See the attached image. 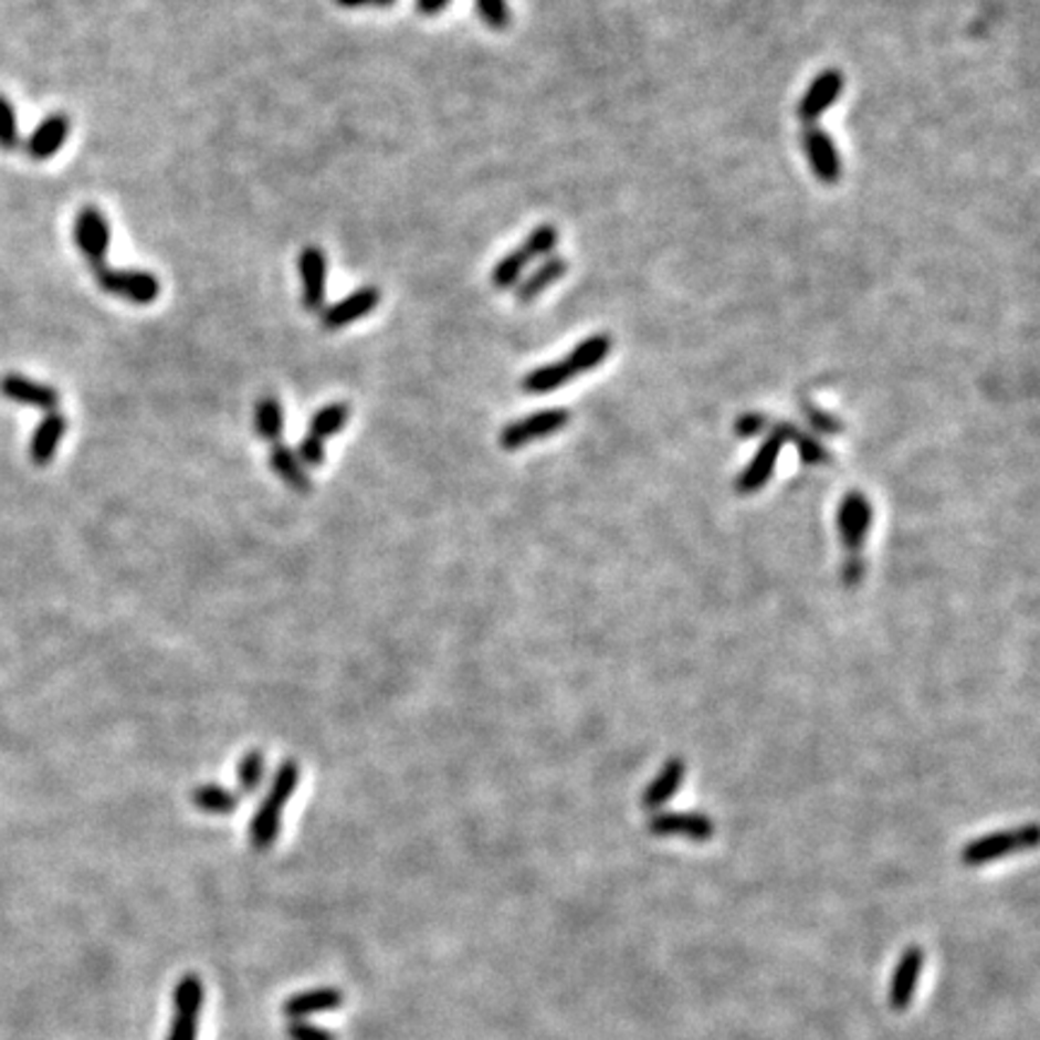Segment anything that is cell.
<instances>
[{"label": "cell", "instance_id": "obj_1", "mask_svg": "<svg viewBox=\"0 0 1040 1040\" xmlns=\"http://www.w3.org/2000/svg\"><path fill=\"white\" fill-rule=\"evenodd\" d=\"M94 277H97L99 287L106 294L120 296L130 304L147 306L155 304L159 300L161 292V282L157 275L147 273L143 267H97L94 270Z\"/></svg>", "mask_w": 1040, "mask_h": 1040}, {"label": "cell", "instance_id": "obj_2", "mask_svg": "<svg viewBox=\"0 0 1040 1040\" xmlns=\"http://www.w3.org/2000/svg\"><path fill=\"white\" fill-rule=\"evenodd\" d=\"M1038 845V829L1036 823H1029L1023 829L1015 831H999L983 836V839L970 841L962 850V862L966 868H980V864H988L992 860L1015 855L1019 850H1031Z\"/></svg>", "mask_w": 1040, "mask_h": 1040}, {"label": "cell", "instance_id": "obj_3", "mask_svg": "<svg viewBox=\"0 0 1040 1040\" xmlns=\"http://www.w3.org/2000/svg\"><path fill=\"white\" fill-rule=\"evenodd\" d=\"M569 420H571V412L561 408L533 412L528 417H523V420L506 424L502 429V434H498V443H502V449L506 451H518L530 441L557 434V431L566 429Z\"/></svg>", "mask_w": 1040, "mask_h": 1040}, {"label": "cell", "instance_id": "obj_4", "mask_svg": "<svg viewBox=\"0 0 1040 1040\" xmlns=\"http://www.w3.org/2000/svg\"><path fill=\"white\" fill-rule=\"evenodd\" d=\"M73 239L77 251L90 263L92 270H97L106 261V251L112 244V227L104 212L94 206H85L77 212L73 224Z\"/></svg>", "mask_w": 1040, "mask_h": 1040}, {"label": "cell", "instance_id": "obj_5", "mask_svg": "<svg viewBox=\"0 0 1040 1040\" xmlns=\"http://www.w3.org/2000/svg\"><path fill=\"white\" fill-rule=\"evenodd\" d=\"M802 147L809 167H812L817 181L823 186H836L843 177V161L841 153L836 147L831 133L823 130L821 126H807L802 130Z\"/></svg>", "mask_w": 1040, "mask_h": 1040}, {"label": "cell", "instance_id": "obj_6", "mask_svg": "<svg viewBox=\"0 0 1040 1040\" xmlns=\"http://www.w3.org/2000/svg\"><path fill=\"white\" fill-rule=\"evenodd\" d=\"M843 90L845 75L839 67H827V71H821L805 90L800 104H797V116H800L805 126H815L817 120L841 99Z\"/></svg>", "mask_w": 1040, "mask_h": 1040}, {"label": "cell", "instance_id": "obj_7", "mask_svg": "<svg viewBox=\"0 0 1040 1040\" xmlns=\"http://www.w3.org/2000/svg\"><path fill=\"white\" fill-rule=\"evenodd\" d=\"M202 999H206L202 980L196 974L183 976L177 985V990H174V1009H177V1015H174L167 1040H198Z\"/></svg>", "mask_w": 1040, "mask_h": 1040}, {"label": "cell", "instance_id": "obj_8", "mask_svg": "<svg viewBox=\"0 0 1040 1040\" xmlns=\"http://www.w3.org/2000/svg\"><path fill=\"white\" fill-rule=\"evenodd\" d=\"M300 277H302V304L306 311H318L326 306L328 285V259L321 246H304L300 253Z\"/></svg>", "mask_w": 1040, "mask_h": 1040}, {"label": "cell", "instance_id": "obj_9", "mask_svg": "<svg viewBox=\"0 0 1040 1040\" xmlns=\"http://www.w3.org/2000/svg\"><path fill=\"white\" fill-rule=\"evenodd\" d=\"M381 302V292L374 285L359 287L357 292L347 294L345 300L335 302L330 306L321 308V326L326 330H340L347 328L349 323H355L364 316H369L371 311Z\"/></svg>", "mask_w": 1040, "mask_h": 1040}, {"label": "cell", "instance_id": "obj_10", "mask_svg": "<svg viewBox=\"0 0 1040 1040\" xmlns=\"http://www.w3.org/2000/svg\"><path fill=\"white\" fill-rule=\"evenodd\" d=\"M872 528V506L860 492L845 494L843 504L839 508V533L845 549L850 551V559L858 557V551Z\"/></svg>", "mask_w": 1040, "mask_h": 1040}, {"label": "cell", "instance_id": "obj_11", "mask_svg": "<svg viewBox=\"0 0 1040 1040\" xmlns=\"http://www.w3.org/2000/svg\"><path fill=\"white\" fill-rule=\"evenodd\" d=\"M0 393L12 402L27 405V408L44 410V412L59 410V405H61V393L56 388L42 381H34V378L22 376V374H6L3 378H0Z\"/></svg>", "mask_w": 1040, "mask_h": 1040}, {"label": "cell", "instance_id": "obj_12", "mask_svg": "<svg viewBox=\"0 0 1040 1040\" xmlns=\"http://www.w3.org/2000/svg\"><path fill=\"white\" fill-rule=\"evenodd\" d=\"M768 431H771V434H768V439L761 443L759 453L754 455V461L747 465V470L742 472L739 480H737V492L739 494L759 492L766 484V480L774 475L778 455L782 451V443H786V437H782V431H780V422L768 427Z\"/></svg>", "mask_w": 1040, "mask_h": 1040}, {"label": "cell", "instance_id": "obj_13", "mask_svg": "<svg viewBox=\"0 0 1040 1040\" xmlns=\"http://www.w3.org/2000/svg\"><path fill=\"white\" fill-rule=\"evenodd\" d=\"M923 964H925V954L921 947H908L901 954L899 966L894 970V980H891V990H889V1007L894 1011H906L911 1007Z\"/></svg>", "mask_w": 1040, "mask_h": 1040}, {"label": "cell", "instance_id": "obj_14", "mask_svg": "<svg viewBox=\"0 0 1040 1040\" xmlns=\"http://www.w3.org/2000/svg\"><path fill=\"white\" fill-rule=\"evenodd\" d=\"M67 135H71V118L61 112L49 114L27 140V155L36 161L51 159L65 145Z\"/></svg>", "mask_w": 1040, "mask_h": 1040}, {"label": "cell", "instance_id": "obj_15", "mask_svg": "<svg viewBox=\"0 0 1040 1040\" xmlns=\"http://www.w3.org/2000/svg\"><path fill=\"white\" fill-rule=\"evenodd\" d=\"M648 831L653 836H682L689 841H708L713 839L715 827L704 815H655L648 821Z\"/></svg>", "mask_w": 1040, "mask_h": 1040}, {"label": "cell", "instance_id": "obj_16", "mask_svg": "<svg viewBox=\"0 0 1040 1040\" xmlns=\"http://www.w3.org/2000/svg\"><path fill=\"white\" fill-rule=\"evenodd\" d=\"M566 270H569V261L564 255H549V259L539 261V265L530 273H525V277L518 282L513 292H516V302L521 304H530L535 302L539 294L547 292L554 282H559Z\"/></svg>", "mask_w": 1040, "mask_h": 1040}, {"label": "cell", "instance_id": "obj_17", "mask_svg": "<svg viewBox=\"0 0 1040 1040\" xmlns=\"http://www.w3.org/2000/svg\"><path fill=\"white\" fill-rule=\"evenodd\" d=\"M65 431H67V420L59 410L46 412L44 420L36 424L32 443H30V458L36 468H46L53 461V455L59 453V445L65 437Z\"/></svg>", "mask_w": 1040, "mask_h": 1040}, {"label": "cell", "instance_id": "obj_18", "mask_svg": "<svg viewBox=\"0 0 1040 1040\" xmlns=\"http://www.w3.org/2000/svg\"><path fill=\"white\" fill-rule=\"evenodd\" d=\"M267 463L290 490L300 494H308L311 490H314V482H311L308 470L302 465V461L296 458V453L290 449V445L273 443V449H270V455H267Z\"/></svg>", "mask_w": 1040, "mask_h": 1040}, {"label": "cell", "instance_id": "obj_19", "mask_svg": "<svg viewBox=\"0 0 1040 1040\" xmlns=\"http://www.w3.org/2000/svg\"><path fill=\"white\" fill-rule=\"evenodd\" d=\"M340 1005H343V992L340 990L318 988V990H308V992H300V995L290 997L285 1002V1007H282V1011H285V1017H290L294 1021H302L311 1015H318V1011H333Z\"/></svg>", "mask_w": 1040, "mask_h": 1040}, {"label": "cell", "instance_id": "obj_20", "mask_svg": "<svg viewBox=\"0 0 1040 1040\" xmlns=\"http://www.w3.org/2000/svg\"><path fill=\"white\" fill-rule=\"evenodd\" d=\"M612 347H614V343H612V337L607 335V333L588 335L586 340H580V343L571 349L569 357H566L564 361L569 364L571 371H574L576 376H580V374H586V371L598 369L600 364H602L607 357H610Z\"/></svg>", "mask_w": 1040, "mask_h": 1040}, {"label": "cell", "instance_id": "obj_21", "mask_svg": "<svg viewBox=\"0 0 1040 1040\" xmlns=\"http://www.w3.org/2000/svg\"><path fill=\"white\" fill-rule=\"evenodd\" d=\"M576 374L571 371V367L566 361H551V364H545V367H537L533 369L530 374H525L523 378V390L525 393H533V396H545V393H551V390H559L564 388L569 381H574Z\"/></svg>", "mask_w": 1040, "mask_h": 1040}, {"label": "cell", "instance_id": "obj_22", "mask_svg": "<svg viewBox=\"0 0 1040 1040\" xmlns=\"http://www.w3.org/2000/svg\"><path fill=\"white\" fill-rule=\"evenodd\" d=\"M282 827V807L263 800L249 823V841L255 850H267L277 841Z\"/></svg>", "mask_w": 1040, "mask_h": 1040}, {"label": "cell", "instance_id": "obj_23", "mask_svg": "<svg viewBox=\"0 0 1040 1040\" xmlns=\"http://www.w3.org/2000/svg\"><path fill=\"white\" fill-rule=\"evenodd\" d=\"M191 802L206 815L214 817H229L239 809L241 797L234 790H227L224 786H218V782H206V786H198L191 792Z\"/></svg>", "mask_w": 1040, "mask_h": 1040}, {"label": "cell", "instance_id": "obj_24", "mask_svg": "<svg viewBox=\"0 0 1040 1040\" xmlns=\"http://www.w3.org/2000/svg\"><path fill=\"white\" fill-rule=\"evenodd\" d=\"M684 761L682 759H672L665 764L663 768V774H660L651 786H648V790L643 792V807L645 809H658V807H663L670 797L677 795L680 786H682V780H684Z\"/></svg>", "mask_w": 1040, "mask_h": 1040}, {"label": "cell", "instance_id": "obj_25", "mask_svg": "<svg viewBox=\"0 0 1040 1040\" xmlns=\"http://www.w3.org/2000/svg\"><path fill=\"white\" fill-rule=\"evenodd\" d=\"M253 424H255V434H259L263 441L280 443L282 431H285V414H282V405L275 396L259 398L253 410Z\"/></svg>", "mask_w": 1040, "mask_h": 1040}, {"label": "cell", "instance_id": "obj_26", "mask_svg": "<svg viewBox=\"0 0 1040 1040\" xmlns=\"http://www.w3.org/2000/svg\"><path fill=\"white\" fill-rule=\"evenodd\" d=\"M349 417H353V408H349L347 402H330V405H326V408H321L314 417H311L308 434L321 439V441H326L335 434H340V431L345 429V424L349 422Z\"/></svg>", "mask_w": 1040, "mask_h": 1040}, {"label": "cell", "instance_id": "obj_27", "mask_svg": "<svg viewBox=\"0 0 1040 1040\" xmlns=\"http://www.w3.org/2000/svg\"><path fill=\"white\" fill-rule=\"evenodd\" d=\"M528 263L530 259L521 251V246L508 251L492 270V285L496 290H513L528 273Z\"/></svg>", "mask_w": 1040, "mask_h": 1040}, {"label": "cell", "instance_id": "obj_28", "mask_svg": "<svg viewBox=\"0 0 1040 1040\" xmlns=\"http://www.w3.org/2000/svg\"><path fill=\"white\" fill-rule=\"evenodd\" d=\"M780 431H782V437H786V443L788 441L795 443V449L800 451V458L807 465H827L831 461V453L823 449L815 437H809L805 434V431L786 422H780Z\"/></svg>", "mask_w": 1040, "mask_h": 1040}, {"label": "cell", "instance_id": "obj_29", "mask_svg": "<svg viewBox=\"0 0 1040 1040\" xmlns=\"http://www.w3.org/2000/svg\"><path fill=\"white\" fill-rule=\"evenodd\" d=\"M296 786H300V764L292 761V759L282 761L280 768L275 771V776H273V782H270V790H267L265 800L277 805V807H285L294 797Z\"/></svg>", "mask_w": 1040, "mask_h": 1040}, {"label": "cell", "instance_id": "obj_30", "mask_svg": "<svg viewBox=\"0 0 1040 1040\" xmlns=\"http://www.w3.org/2000/svg\"><path fill=\"white\" fill-rule=\"evenodd\" d=\"M559 239H561L559 229L554 224H537L533 232L525 237V241L521 244V251L528 255L530 263L533 261H545V259H549L554 251H557Z\"/></svg>", "mask_w": 1040, "mask_h": 1040}, {"label": "cell", "instance_id": "obj_31", "mask_svg": "<svg viewBox=\"0 0 1040 1040\" xmlns=\"http://www.w3.org/2000/svg\"><path fill=\"white\" fill-rule=\"evenodd\" d=\"M263 776H265V759L259 749H253L239 761V768H237V780H239L241 792L253 795L261 788Z\"/></svg>", "mask_w": 1040, "mask_h": 1040}, {"label": "cell", "instance_id": "obj_32", "mask_svg": "<svg viewBox=\"0 0 1040 1040\" xmlns=\"http://www.w3.org/2000/svg\"><path fill=\"white\" fill-rule=\"evenodd\" d=\"M20 147V130H18V116L12 104L0 94V150L15 153Z\"/></svg>", "mask_w": 1040, "mask_h": 1040}, {"label": "cell", "instance_id": "obj_33", "mask_svg": "<svg viewBox=\"0 0 1040 1040\" xmlns=\"http://www.w3.org/2000/svg\"><path fill=\"white\" fill-rule=\"evenodd\" d=\"M475 8L480 12L482 22L490 27V30L502 32L511 24V8L508 0H475Z\"/></svg>", "mask_w": 1040, "mask_h": 1040}, {"label": "cell", "instance_id": "obj_34", "mask_svg": "<svg viewBox=\"0 0 1040 1040\" xmlns=\"http://www.w3.org/2000/svg\"><path fill=\"white\" fill-rule=\"evenodd\" d=\"M294 453H296V458H300L304 468H318V465L326 463V443H323L316 437H311V434H306L300 441V445H296Z\"/></svg>", "mask_w": 1040, "mask_h": 1040}, {"label": "cell", "instance_id": "obj_35", "mask_svg": "<svg viewBox=\"0 0 1040 1040\" xmlns=\"http://www.w3.org/2000/svg\"><path fill=\"white\" fill-rule=\"evenodd\" d=\"M802 412L809 420V424H812L819 431H823V434H841V431H843L841 420H836L833 414L819 410L817 405H812V402H802Z\"/></svg>", "mask_w": 1040, "mask_h": 1040}, {"label": "cell", "instance_id": "obj_36", "mask_svg": "<svg viewBox=\"0 0 1040 1040\" xmlns=\"http://www.w3.org/2000/svg\"><path fill=\"white\" fill-rule=\"evenodd\" d=\"M287 1036L292 1040H335L333 1031L318 1029V1026L306 1023V1021H292L287 1026Z\"/></svg>", "mask_w": 1040, "mask_h": 1040}, {"label": "cell", "instance_id": "obj_37", "mask_svg": "<svg viewBox=\"0 0 1040 1040\" xmlns=\"http://www.w3.org/2000/svg\"><path fill=\"white\" fill-rule=\"evenodd\" d=\"M768 427H771L768 417H764L759 412H749L745 417H739L737 424H735V431L742 439H749V437H756V434H764V431H768Z\"/></svg>", "mask_w": 1040, "mask_h": 1040}, {"label": "cell", "instance_id": "obj_38", "mask_svg": "<svg viewBox=\"0 0 1040 1040\" xmlns=\"http://www.w3.org/2000/svg\"><path fill=\"white\" fill-rule=\"evenodd\" d=\"M451 6V0H414V8L417 12H420V15H439L441 10H445Z\"/></svg>", "mask_w": 1040, "mask_h": 1040}, {"label": "cell", "instance_id": "obj_39", "mask_svg": "<svg viewBox=\"0 0 1040 1040\" xmlns=\"http://www.w3.org/2000/svg\"><path fill=\"white\" fill-rule=\"evenodd\" d=\"M340 8H390L396 0H335Z\"/></svg>", "mask_w": 1040, "mask_h": 1040}]
</instances>
